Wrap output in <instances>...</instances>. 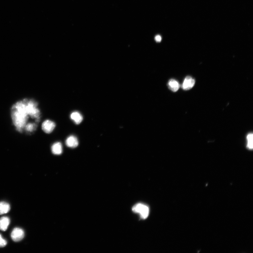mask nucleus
<instances>
[{"mask_svg": "<svg viewBox=\"0 0 253 253\" xmlns=\"http://www.w3.org/2000/svg\"><path fill=\"white\" fill-rule=\"evenodd\" d=\"M11 116L16 131L24 132L25 126L31 123H39L40 112L37 102L33 99L26 98L18 101L12 106Z\"/></svg>", "mask_w": 253, "mask_h": 253, "instance_id": "f257e3e1", "label": "nucleus"}, {"mask_svg": "<svg viewBox=\"0 0 253 253\" xmlns=\"http://www.w3.org/2000/svg\"><path fill=\"white\" fill-rule=\"evenodd\" d=\"M132 211L135 213H139L141 218L143 219L147 218L149 215V207L142 203H138L134 206L132 208Z\"/></svg>", "mask_w": 253, "mask_h": 253, "instance_id": "f03ea898", "label": "nucleus"}, {"mask_svg": "<svg viewBox=\"0 0 253 253\" xmlns=\"http://www.w3.org/2000/svg\"><path fill=\"white\" fill-rule=\"evenodd\" d=\"M24 232L20 228L14 229L11 234V237L14 242H18L21 240L24 237Z\"/></svg>", "mask_w": 253, "mask_h": 253, "instance_id": "7ed1b4c3", "label": "nucleus"}, {"mask_svg": "<svg viewBox=\"0 0 253 253\" xmlns=\"http://www.w3.org/2000/svg\"><path fill=\"white\" fill-rule=\"evenodd\" d=\"M56 127L55 123L52 121L47 120L44 121L42 125V128L44 132L50 134L53 131Z\"/></svg>", "mask_w": 253, "mask_h": 253, "instance_id": "20e7f679", "label": "nucleus"}, {"mask_svg": "<svg viewBox=\"0 0 253 253\" xmlns=\"http://www.w3.org/2000/svg\"><path fill=\"white\" fill-rule=\"evenodd\" d=\"M195 83V79L190 76H188L184 79L182 87L184 90H189L192 88Z\"/></svg>", "mask_w": 253, "mask_h": 253, "instance_id": "39448f33", "label": "nucleus"}, {"mask_svg": "<svg viewBox=\"0 0 253 253\" xmlns=\"http://www.w3.org/2000/svg\"><path fill=\"white\" fill-rule=\"evenodd\" d=\"M78 141L77 138L74 135H71L67 137L66 141V144L67 147L71 148H75L78 145Z\"/></svg>", "mask_w": 253, "mask_h": 253, "instance_id": "423d86ee", "label": "nucleus"}, {"mask_svg": "<svg viewBox=\"0 0 253 253\" xmlns=\"http://www.w3.org/2000/svg\"><path fill=\"white\" fill-rule=\"evenodd\" d=\"M51 151L53 154L56 155H60L62 154L63 147L60 142L55 143L51 146Z\"/></svg>", "mask_w": 253, "mask_h": 253, "instance_id": "0eeeda50", "label": "nucleus"}, {"mask_svg": "<svg viewBox=\"0 0 253 253\" xmlns=\"http://www.w3.org/2000/svg\"><path fill=\"white\" fill-rule=\"evenodd\" d=\"M10 223V219L7 217H2L0 218V229L2 231L7 230Z\"/></svg>", "mask_w": 253, "mask_h": 253, "instance_id": "6e6552de", "label": "nucleus"}, {"mask_svg": "<svg viewBox=\"0 0 253 253\" xmlns=\"http://www.w3.org/2000/svg\"><path fill=\"white\" fill-rule=\"evenodd\" d=\"M169 89L173 92H176L179 90L180 85L179 82L174 79H170L167 84Z\"/></svg>", "mask_w": 253, "mask_h": 253, "instance_id": "1a4fd4ad", "label": "nucleus"}, {"mask_svg": "<svg viewBox=\"0 0 253 253\" xmlns=\"http://www.w3.org/2000/svg\"><path fill=\"white\" fill-rule=\"evenodd\" d=\"M70 118L73 121L75 124L79 125L83 120V116L82 115L77 111L73 112L70 115Z\"/></svg>", "mask_w": 253, "mask_h": 253, "instance_id": "9d476101", "label": "nucleus"}, {"mask_svg": "<svg viewBox=\"0 0 253 253\" xmlns=\"http://www.w3.org/2000/svg\"><path fill=\"white\" fill-rule=\"evenodd\" d=\"M10 210L9 204L5 202H0V215L8 213Z\"/></svg>", "mask_w": 253, "mask_h": 253, "instance_id": "9b49d317", "label": "nucleus"}, {"mask_svg": "<svg viewBox=\"0 0 253 253\" xmlns=\"http://www.w3.org/2000/svg\"><path fill=\"white\" fill-rule=\"evenodd\" d=\"M247 147L249 149L251 150L253 148V135L252 133H249L247 136Z\"/></svg>", "mask_w": 253, "mask_h": 253, "instance_id": "f8f14e48", "label": "nucleus"}, {"mask_svg": "<svg viewBox=\"0 0 253 253\" xmlns=\"http://www.w3.org/2000/svg\"><path fill=\"white\" fill-rule=\"evenodd\" d=\"M7 241L3 238L1 235L0 234V248L5 247L7 245Z\"/></svg>", "mask_w": 253, "mask_h": 253, "instance_id": "ddd939ff", "label": "nucleus"}, {"mask_svg": "<svg viewBox=\"0 0 253 253\" xmlns=\"http://www.w3.org/2000/svg\"><path fill=\"white\" fill-rule=\"evenodd\" d=\"M155 40L157 42H160L162 40L161 36L159 35H157L155 36Z\"/></svg>", "mask_w": 253, "mask_h": 253, "instance_id": "4468645a", "label": "nucleus"}]
</instances>
